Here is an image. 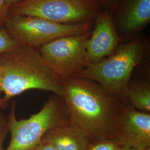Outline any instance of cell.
<instances>
[{
  "instance_id": "1",
  "label": "cell",
  "mask_w": 150,
  "mask_h": 150,
  "mask_svg": "<svg viewBox=\"0 0 150 150\" xmlns=\"http://www.w3.org/2000/svg\"><path fill=\"white\" fill-rule=\"evenodd\" d=\"M61 98L71 122L90 143L113 140L118 115L125 102L108 94L96 82L78 76L63 80Z\"/></svg>"
},
{
  "instance_id": "2",
  "label": "cell",
  "mask_w": 150,
  "mask_h": 150,
  "mask_svg": "<svg viewBox=\"0 0 150 150\" xmlns=\"http://www.w3.org/2000/svg\"><path fill=\"white\" fill-rule=\"evenodd\" d=\"M1 90L8 103L30 90L48 91L62 97L63 79L47 64L39 49L20 45L0 54Z\"/></svg>"
},
{
  "instance_id": "3",
  "label": "cell",
  "mask_w": 150,
  "mask_h": 150,
  "mask_svg": "<svg viewBox=\"0 0 150 150\" xmlns=\"http://www.w3.org/2000/svg\"><path fill=\"white\" fill-rule=\"evenodd\" d=\"M149 50V40L138 36L118 46L107 58L88 64L76 76L96 82L108 94L125 102L131 76Z\"/></svg>"
},
{
  "instance_id": "4",
  "label": "cell",
  "mask_w": 150,
  "mask_h": 150,
  "mask_svg": "<svg viewBox=\"0 0 150 150\" xmlns=\"http://www.w3.org/2000/svg\"><path fill=\"white\" fill-rule=\"evenodd\" d=\"M6 117L11 141L6 150H32L48 131L70 121L62 98L55 95L48 98L38 112L24 120L17 119L13 103Z\"/></svg>"
},
{
  "instance_id": "5",
  "label": "cell",
  "mask_w": 150,
  "mask_h": 150,
  "mask_svg": "<svg viewBox=\"0 0 150 150\" xmlns=\"http://www.w3.org/2000/svg\"><path fill=\"white\" fill-rule=\"evenodd\" d=\"M97 0H23L11 6L8 17L32 16L62 24L92 22L102 10Z\"/></svg>"
},
{
  "instance_id": "6",
  "label": "cell",
  "mask_w": 150,
  "mask_h": 150,
  "mask_svg": "<svg viewBox=\"0 0 150 150\" xmlns=\"http://www.w3.org/2000/svg\"><path fill=\"white\" fill-rule=\"evenodd\" d=\"M6 30L21 45L40 48L59 38L90 32L92 22L62 24L32 16H8Z\"/></svg>"
},
{
  "instance_id": "7",
  "label": "cell",
  "mask_w": 150,
  "mask_h": 150,
  "mask_svg": "<svg viewBox=\"0 0 150 150\" xmlns=\"http://www.w3.org/2000/svg\"><path fill=\"white\" fill-rule=\"evenodd\" d=\"M90 32L59 38L39 51L49 67L63 80L76 76L88 64L86 45Z\"/></svg>"
},
{
  "instance_id": "8",
  "label": "cell",
  "mask_w": 150,
  "mask_h": 150,
  "mask_svg": "<svg viewBox=\"0 0 150 150\" xmlns=\"http://www.w3.org/2000/svg\"><path fill=\"white\" fill-rule=\"evenodd\" d=\"M113 140L120 146L139 150L150 147V113L123 104L116 124Z\"/></svg>"
},
{
  "instance_id": "9",
  "label": "cell",
  "mask_w": 150,
  "mask_h": 150,
  "mask_svg": "<svg viewBox=\"0 0 150 150\" xmlns=\"http://www.w3.org/2000/svg\"><path fill=\"white\" fill-rule=\"evenodd\" d=\"M113 11L120 41H129L136 38L150 23V0H119Z\"/></svg>"
},
{
  "instance_id": "10",
  "label": "cell",
  "mask_w": 150,
  "mask_h": 150,
  "mask_svg": "<svg viewBox=\"0 0 150 150\" xmlns=\"http://www.w3.org/2000/svg\"><path fill=\"white\" fill-rule=\"evenodd\" d=\"M94 21V29L86 42L88 64L96 63L111 56L117 48L120 41L111 11L105 10Z\"/></svg>"
},
{
  "instance_id": "11",
  "label": "cell",
  "mask_w": 150,
  "mask_h": 150,
  "mask_svg": "<svg viewBox=\"0 0 150 150\" xmlns=\"http://www.w3.org/2000/svg\"><path fill=\"white\" fill-rule=\"evenodd\" d=\"M42 140L57 150H88L90 144L85 134L71 121L48 131Z\"/></svg>"
},
{
  "instance_id": "12",
  "label": "cell",
  "mask_w": 150,
  "mask_h": 150,
  "mask_svg": "<svg viewBox=\"0 0 150 150\" xmlns=\"http://www.w3.org/2000/svg\"><path fill=\"white\" fill-rule=\"evenodd\" d=\"M126 100L134 109L150 112V84L147 81H139L129 84Z\"/></svg>"
},
{
  "instance_id": "13",
  "label": "cell",
  "mask_w": 150,
  "mask_h": 150,
  "mask_svg": "<svg viewBox=\"0 0 150 150\" xmlns=\"http://www.w3.org/2000/svg\"><path fill=\"white\" fill-rule=\"evenodd\" d=\"M20 44L4 29H0V54L11 51Z\"/></svg>"
},
{
  "instance_id": "14",
  "label": "cell",
  "mask_w": 150,
  "mask_h": 150,
  "mask_svg": "<svg viewBox=\"0 0 150 150\" xmlns=\"http://www.w3.org/2000/svg\"><path fill=\"white\" fill-rule=\"evenodd\" d=\"M119 146L112 139H102L90 143L88 150H117Z\"/></svg>"
},
{
  "instance_id": "15",
  "label": "cell",
  "mask_w": 150,
  "mask_h": 150,
  "mask_svg": "<svg viewBox=\"0 0 150 150\" xmlns=\"http://www.w3.org/2000/svg\"><path fill=\"white\" fill-rule=\"evenodd\" d=\"M8 132L7 117L3 113H0V150H4L3 143Z\"/></svg>"
},
{
  "instance_id": "16",
  "label": "cell",
  "mask_w": 150,
  "mask_h": 150,
  "mask_svg": "<svg viewBox=\"0 0 150 150\" xmlns=\"http://www.w3.org/2000/svg\"><path fill=\"white\" fill-rule=\"evenodd\" d=\"M8 8L6 4L5 0H0V26L5 23L8 17Z\"/></svg>"
},
{
  "instance_id": "17",
  "label": "cell",
  "mask_w": 150,
  "mask_h": 150,
  "mask_svg": "<svg viewBox=\"0 0 150 150\" xmlns=\"http://www.w3.org/2000/svg\"><path fill=\"white\" fill-rule=\"evenodd\" d=\"M102 7H105L106 10L113 11L115 8L119 0H97Z\"/></svg>"
},
{
  "instance_id": "18",
  "label": "cell",
  "mask_w": 150,
  "mask_h": 150,
  "mask_svg": "<svg viewBox=\"0 0 150 150\" xmlns=\"http://www.w3.org/2000/svg\"><path fill=\"white\" fill-rule=\"evenodd\" d=\"M35 150H57L50 143L41 140L35 148Z\"/></svg>"
},
{
  "instance_id": "19",
  "label": "cell",
  "mask_w": 150,
  "mask_h": 150,
  "mask_svg": "<svg viewBox=\"0 0 150 150\" xmlns=\"http://www.w3.org/2000/svg\"><path fill=\"white\" fill-rule=\"evenodd\" d=\"M8 103L6 101L3 97V93L1 90V70L0 68V108L4 109L8 105Z\"/></svg>"
},
{
  "instance_id": "20",
  "label": "cell",
  "mask_w": 150,
  "mask_h": 150,
  "mask_svg": "<svg viewBox=\"0 0 150 150\" xmlns=\"http://www.w3.org/2000/svg\"><path fill=\"white\" fill-rule=\"evenodd\" d=\"M22 1H23V0H5L6 4L9 8L12 5L18 3L19 2H21Z\"/></svg>"
},
{
  "instance_id": "21",
  "label": "cell",
  "mask_w": 150,
  "mask_h": 150,
  "mask_svg": "<svg viewBox=\"0 0 150 150\" xmlns=\"http://www.w3.org/2000/svg\"><path fill=\"white\" fill-rule=\"evenodd\" d=\"M117 150H139L134 148L129 147H124V146H119Z\"/></svg>"
},
{
  "instance_id": "22",
  "label": "cell",
  "mask_w": 150,
  "mask_h": 150,
  "mask_svg": "<svg viewBox=\"0 0 150 150\" xmlns=\"http://www.w3.org/2000/svg\"><path fill=\"white\" fill-rule=\"evenodd\" d=\"M150 150V147H148V148H146V149H144V150Z\"/></svg>"
},
{
  "instance_id": "23",
  "label": "cell",
  "mask_w": 150,
  "mask_h": 150,
  "mask_svg": "<svg viewBox=\"0 0 150 150\" xmlns=\"http://www.w3.org/2000/svg\"><path fill=\"white\" fill-rule=\"evenodd\" d=\"M35 150V149H32V150Z\"/></svg>"
}]
</instances>
